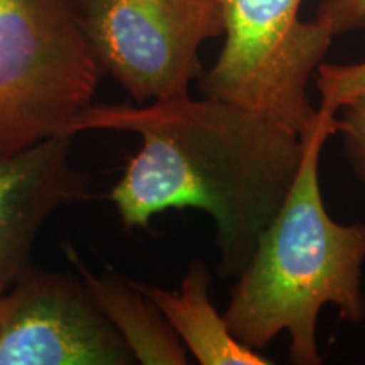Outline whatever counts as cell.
Instances as JSON below:
<instances>
[{
    "mask_svg": "<svg viewBox=\"0 0 365 365\" xmlns=\"http://www.w3.org/2000/svg\"><path fill=\"white\" fill-rule=\"evenodd\" d=\"M134 362L83 279L31 266L0 296V365Z\"/></svg>",
    "mask_w": 365,
    "mask_h": 365,
    "instance_id": "8992f818",
    "label": "cell"
},
{
    "mask_svg": "<svg viewBox=\"0 0 365 365\" xmlns=\"http://www.w3.org/2000/svg\"><path fill=\"white\" fill-rule=\"evenodd\" d=\"M73 139L51 135L0 159V296L33 266L31 250L46 220L88 198V176L71 164Z\"/></svg>",
    "mask_w": 365,
    "mask_h": 365,
    "instance_id": "52a82bcc",
    "label": "cell"
},
{
    "mask_svg": "<svg viewBox=\"0 0 365 365\" xmlns=\"http://www.w3.org/2000/svg\"><path fill=\"white\" fill-rule=\"evenodd\" d=\"M68 259L81 274L86 289L100 312L112 323L135 362L144 365H185L186 350L156 304L140 293L134 282L108 269L93 276L83 266L75 249H66Z\"/></svg>",
    "mask_w": 365,
    "mask_h": 365,
    "instance_id": "9c48e42d",
    "label": "cell"
},
{
    "mask_svg": "<svg viewBox=\"0 0 365 365\" xmlns=\"http://www.w3.org/2000/svg\"><path fill=\"white\" fill-rule=\"evenodd\" d=\"M134 282L137 289L156 304L168 319L181 344L202 365H267L257 350L244 345L232 335L225 319L210 299V276L207 264L193 261L178 293L154 284Z\"/></svg>",
    "mask_w": 365,
    "mask_h": 365,
    "instance_id": "ba28073f",
    "label": "cell"
},
{
    "mask_svg": "<svg viewBox=\"0 0 365 365\" xmlns=\"http://www.w3.org/2000/svg\"><path fill=\"white\" fill-rule=\"evenodd\" d=\"M344 117L336 118V132L344 135V150L354 171L365 182V93L340 108Z\"/></svg>",
    "mask_w": 365,
    "mask_h": 365,
    "instance_id": "8fae6325",
    "label": "cell"
},
{
    "mask_svg": "<svg viewBox=\"0 0 365 365\" xmlns=\"http://www.w3.org/2000/svg\"><path fill=\"white\" fill-rule=\"evenodd\" d=\"M130 130L143 149L108 198L125 228H148L166 210L196 208L217 227L218 274L237 279L298 175L307 140L225 102L190 95L132 105H88L68 132Z\"/></svg>",
    "mask_w": 365,
    "mask_h": 365,
    "instance_id": "6da1fadb",
    "label": "cell"
},
{
    "mask_svg": "<svg viewBox=\"0 0 365 365\" xmlns=\"http://www.w3.org/2000/svg\"><path fill=\"white\" fill-rule=\"evenodd\" d=\"M314 80L322 95L318 110L336 115L345 103L365 93V61L354 65L319 63Z\"/></svg>",
    "mask_w": 365,
    "mask_h": 365,
    "instance_id": "30bf717a",
    "label": "cell"
},
{
    "mask_svg": "<svg viewBox=\"0 0 365 365\" xmlns=\"http://www.w3.org/2000/svg\"><path fill=\"white\" fill-rule=\"evenodd\" d=\"M303 0H222L225 44L198 76L203 97L225 100L304 137L318 124L308 81L333 34L318 19L303 22Z\"/></svg>",
    "mask_w": 365,
    "mask_h": 365,
    "instance_id": "277c9868",
    "label": "cell"
},
{
    "mask_svg": "<svg viewBox=\"0 0 365 365\" xmlns=\"http://www.w3.org/2000/svg\"><path fill=\"white\" fill-rule=\"evenodd\" d=\"M335 36L365 29V0H323L317 17Z\"/></svg>",
    "mask_w": 365,
    "mask_h": 365,
    "instance_id": "7c38bea8",
    "label": "cell"
},
{
    "mask_svg": "<svg viewBox=\"0 0 365 365\" xmlns=\"http://www.w3.org/2000/svg\"><path fill=\"white\" fill-rule=\"evenodd\" d=\"M86 43L139 103L190 95L198 49L225 33L222 0H75Z\"/></svg>",
    "mask_w": 365,
    "mask_h": 365,
    "instance_id": "5b68a950",
    "label": "cell"
},
{
    "mask_svg": "<svg viewBox=\"0 0 365 365\" xmlns=\"http://www.w3.org/2000/svg\"><path fill=\"white\" fill-rule=\"evenodd\" d=\"M100 75L75 0H0V159L70 134Z\"/></svg>",
    "mask_w": 365,
    "mask_h": 365,
    "instance_id": "3957f363",
    "label": "cell"
},
{
    "mask_svg": "<svg viewBox=\"0 0 365 365\" xmlns=\"http://www.w3.org/2000/svg\"><path fill=\"white\" fill-rule=\"evenodd\" d=\"M303 161L284 203L264 228L247 267L237 277L223 313L228 330L254 350L266 349L282 331L291 339L296 365H318V313L335 304L341 319L362 323L365 298V223L335 222L319 188V154L336 134V115L318 110Z\"/></svg>",
    "mask_w": 365,
    "mask_h": 365,
    "instance_id": "7a4b0ae2",
    "label": "cell"
}]
</instances>
